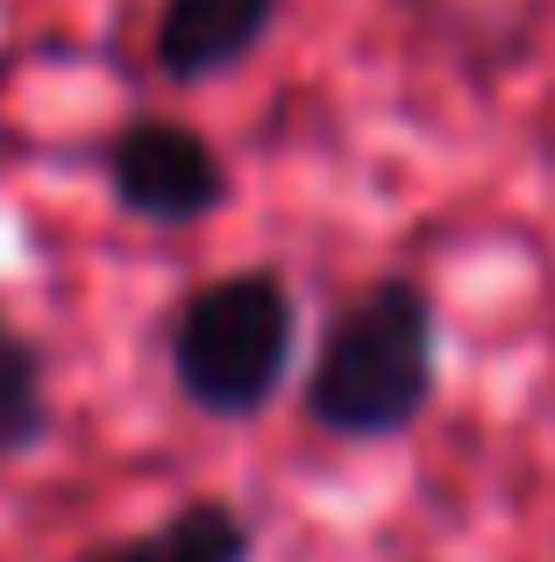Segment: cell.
Listing matches in <instances>:
<instances>
[{
	"mask_svg": "<svg viewBox=\"0 0 555 562\" xmlns=\"http://www.w3.org/2000/svg\"><path fill=\"white\" fill-rule=\"evenodd\" d=\"M442 392V306L420 278L385 271L328 314L299 384V413L314 435L371 449L406 441Z\"/></svg>",
	"mask_w": 555,
	"mask_h": 562,
	"instance_id": "1",
	"label": "cell"
},
{
	"mask_svg": "<svg viewBox=\"0 0 555 562\" xmlns=\"http://www.w3.org/2000/svg\"><path fill=\"white\" fill-rule=\"evenodd\" d=\"M165 363L200 420L250 427L299 363V292L278 263H242L193 285L165 321Z\"/></svg>",
	"mask_w": 555,
	"mask_h": 562,
	"instance_id": "2",
	"label": "cell"
},
{
	"mask_svg": "<svg viewBox=\"0 0 555 562\" xmlns=\"http://www.w3.org/2000/svg\"><path fill=\"white\" fill-rule=\"evenodd\" d=\"M100 179L114 206L143 228H200L228 206L236 171H228L222 143L207 128L179 122V114H136L100 143Z\"/></svg>",
	"mask_w": 555,
	"mask_h": 562,
	"instance_id": "3",
	"label": "cell"
},
{
	"mask_svg": "<svg viewBox=\"0 0 555 562\" xmlns=\"http://www.w3.org/2000/svg\"><path fill=\"white\" fill-rule=\"evenodd\" d=\"M285 0H157L150 65L171 86H214L271 43Z\"/></svg>",
	"mask_w": 555,
	"mask_h": 562,
	"instance_id": "4",
	"label": "cell"
},
{
	"mask_svg": "<svg viewBox=\"0 0 555 562\" xmlns=\"http://www.w3.org/2000/svg\"><path fill=\"white\" fill-rule=\"evenodd\" d=\"M71 562H257V520L236 506V498H179L165 520L136 527V535L93 541Z\"/></svg>",
	"mask_w": 555,
	"mask_h": 562,
	"instance_id": "5",
	"label": "cell"
},
{
	"mask_svg": "<svg viewBox=\"0 0 555 562\" xmlns=\"http://www.w3.org/2000/svg\"><path fill=\"white\" fill-rule=\"evenodd\" d=\"M57 435V398H50V357L22 321L0 306V463H22Z\"/></svg>",
	"mask_w": 555,
	"mask_h": 562,
	"instance_id": "6",
	"label": "cell"
}]
</instances>
